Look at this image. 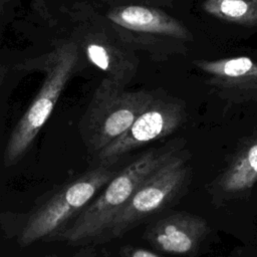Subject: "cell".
<instances>
[{
  "label": "cell",
  "instance_id": "obj_1",
  "mask_svg": "<svg viewBox=\"0 0 257 257\" xmlns=\"http://www.w3.org/2000/svg\"><path fill=\"white\" fill-rule=\"evenodd\" d=\"M174 155L172 149H161L150 150L140 156L115 174L56 239L76 244L103 234L141 184Z\"/></svg>",
  "mask_w": 257,
  "mask_h": 257
},
{
  "label": "cell",
  "instance_id": "obj_2",
  "mask_svg": "<svg viewBox=\"0 0 257 257\" xmlns=\"http://www.w3.org/2000/svg\"><path fill=\"white\" fill-rule=\"evenodd\" d=\"M154 100L149 91L125 90L119 83L102 79L80 121L87 149L97 155L124 134Z\"/></svg>",
  "mask_w": 257,
  "mask_h": 257
},
{
  "label": "cell",
  "instance_id": "obj_3",
  "mask_svg": "<svg viewBox=\"0 0 257 257\" xmlns=\"http://www.w3.org/2000/svg\"><path fill=\"white\" fill-rule=\"evenodd\" d=\"M115 174L109 167L99 165L69 182L30 215L19 243L27 246L42 239H56Z\"/></svg>",
  "mask_w": 257,
  "mask_h": 257
},
{
  "label": "cell",
  "instance_id": "obj_4",
  "mask_svg": "<svg viewBox=\"0 0 257 257\" xmlns=\"http://www.w3.org/2000/svg\"><path fill=\"white\" fill-rule=\"evenodd\" d=\"M78 60L77 45L66 42L46 59V77L33 101L17 122L5 150V165L16 164L46 122Z\"/></svg>",
  "mask_w": 257,
  "mask_h": 257
},
{
  "label": "cell",
  "instance_id": "obj_5",
  "mask_svg": "<svg viewBox=\"0 0 257 257\" xmlns=\"http://www.w3.org/2000/svg\"><path fill=\"white\" fill-rule=\"evenodd\" d=\"M187 176L185 159L175 154L141 184L104 233L119 237L162 210L181 190Z\"/></svg>",
  "mask_w": 257,
  "mask_h": 257
},
{
  "label": "cell",
  "instance_id": "obj_6",
  "mask_svg": "<svg viewBox=\"0 0 257 257\" xmlns=\"http://www.w3.org/2000/svg\"><path fill=\"white\" fill-rule=\"evenodd\" d=\"M185 115L180 103L155 99L124 134L97 154L99 165L109 167L131 151L174 133Z\"/></svg>",
  "mask_w": 257,
  "mask_h": 257
},
{
  "label": "cell",
  "instance_id": "obj_7",
  "mask_svg": "<svg viewBox=\"0 0 257 257\" xmlns=\"http://www.w3.org/2000/svg\"><path fill=\"white\" fill-rule=\"evenodd\" d=\"M194 64L208 75V83L231 101L257 100V61L248 56L199 59Z\"/></svg>",
  "mask_w": 257,
  "mask_h": 257
},
{
  "label": "cell",
  "instance_id": "obj_8",
  "mask_svg": "<svg viewBox=\"0 0 257 257\" xmlns=\"http://www.w3.org/2000/svg\"><path fill=\"white\" fill-rule=\"evenodd\" d=\"M209 230L203 218L188 213H178L159 220L147 231L146 237L160 251L189 254L196 250Z\"/></svg>",
  "mask_w": 257,
  "mask_h": 257
},
{
  "label": "cell",
  "instance_id": "obj_9",
  "mask_svg": "<svg viewBox=\"0 0 257 257\" xmlns=\"http://www.w3.org/2000/svg\"><path fill=\"white\" fill-rule=\"evenodd\" d=\"M109 22L123 30L188 39L191 34L178 19L166 12L143 5H122L106 13Z\"/></svg>",
  "mask_w": 257,
  "mask_h": 257
},
{
  "label": "cell",
  "instance_id": "obj_10",
  "mask_svg": "<svg viewBox=\"0 0 257 257\" xmlns=\"http://www.w3.org/2000/svg\"><path fill=\"white\" fill-rule=\"evenodd\" d=\"M82 46L87 59L106 73V78L124 84L133 77L136 59L128 56L116 42L101 33H88L82 37Z\"/></svg>",
  "mask_w": 257,
  "mask_h": 257
},
{
  "label": "cell",
  "instance_id": "obj_11",
  "mask_svg": "<svg viewBox=\"0 0 257 257\" xmlns=\"http://www.w3.org/2000/svg\"><path fill=\"white\" fill-rule=\"evenodd\" d=\"M257 182V133L245 140L222 174L219 187L226 193H239Z\"/></svg>",
  "mask_w": 257,
  "mask_h": 257
},
{
  "label": "cell",
  "instance_id": "obj_12",
  "mask_svg": "<svg viewBox=\"0 0 257 257\" xmlns=\"http://www.w3.org/2000/svg\"><path fill=\"white\" fill-rule=\"evenodd\" d=\"M202 8L207 14L224 22L257 25V0H205Z\"/></svg>",
  "mask_w": 257,
  "mask_h": 257
},
{
  "label": "cell",
  "instance_id": "obj_13",
  "mask_svg": "<svg viewBox=\"0 0 257 257\" xmlns=\"http://www.w3.org/2000/svg\"><path fill=\"white\" fill-rule=\"evenodd\" d=\"M125 257H161L160 255L143 248H125Z\"/></svg>",
  "mask_w": 257,
  "mask_h": 257
},
{
  "label": "cell",
  "instance_id": "obj_14",
  "mask_svg": "<svg viewBox=\"0 0 257 257\" xmlns=\"http://www.w3.org/2000/svg\"><path fill=\"white\" fill-rule=\"evenodd\" d=\"M35 2H36V4H38L39 6H40V5H41V6H44L46 0H35Z\"/></svg>",
  "mask_w": 257,
  "mask_h": 257
},
{
  "label": "cell",
  "instance_id": "obj_15",
  "mask_svg": "<svg viewBox=\"0 0 257 257\" xmlns=\"http://www.w3.org/2000/svg\"><path fill=\"white\" fill-rule=\"evenodd\" d=\"M7 1H8V0H0V12L2 11V8H3L4 4H5Z\"/></svg>",
  "mask_w": 257,
  "mask_h": 257
}]
</instances>
